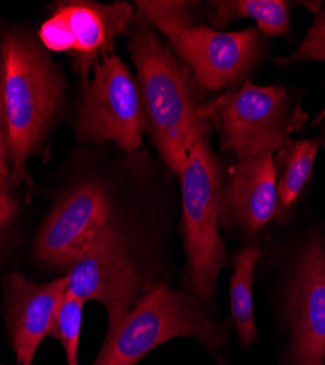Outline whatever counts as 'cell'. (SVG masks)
Segmentation results:
<instances>
[{
	"instance_id": "12",
	"label": "cell",
	"mask_w": 325,
	"mask_h": 365,
	"mask_svg": "<svg viewBox=\"0 0 325 365\" xmlns=\"http://www.w3.org/2000/svg\"><path fill=\"white\" fill-rule=\"evenodd\" d=\"M279 215L274 154L236 160L224 171L220 197V228L242 238L245 245L261 242V235Z\"/></svg>"
},
{
	"instance_id": "24",
	"label": "cell",
	"mask_w": 325,
	"mask_h": 365,
	"mask_svg": "<svg viewBox=\"0 0 325 365\" xmlns=\"http://www.w3.org/2000/svg\"><path fill=\"white\" fill-rule=\"evenodd\" d=\"M0 365H5V364H2V362H0Z\"/></svg>"
},
{
	"instance_id": "13",
	"label": "cell",
	"mask_w": 325,
	"mask_h": 365,
	"mask_svg": "<svg viewBox=\"0 0 325 365\" xmlns=\"http://www.w3.org/2000/svg\"><path fill=\"white\" fill-rule=\"evenodd\" d=\"M68 291L66 275L36 284L12 272L4 279L6 329L19 365H31Z\"/></svg>"
},
{
	"instance_id": "1",
	"label": "cell",
	"mask_w": 325,
	"mask_h": 365,
	"mask_svg": "<svg viewBox=\"0 0 325 365\" xmlns=\"http://www.w3.org/2000/svg\"><path fill=\"white\" fill-rule=\"evenodd\" d=\"M129 53L146 132L166 168L179 175L196 142L216 130L209 100L188 66L156 29L135 14Z\"/></svg>"
},
{
	"instance_id": "5",
	"label": "cell",
	"mask_w": 325,
	"mask_h": 365,
	"mask_svg": "<svg viewBox=\"0 0 325 365\" xmlns=\"http://www.w3.org/2000/svg\"><path fill=\"white\" fill-rule=\"evenodd\" d=\"M280 365H325V231L309 230L284 256L274 298Z\"/></svg>"
},
{
	"instance_id": "7",
	"label": "cell",
	"mask_w": 325,
	"mask_h": 365,
	"mask_svg": "<svg viewBox=\"0 0 325 365\" xmlns=\"http://www.w3.org/2000/svg\"><path fill=\"white\" fill-rule=\"evenodd\" d=\"M221 152L244 160L276 152L308 121L301 98L283 85H254L224 91L209 103Z\"/></svg>"
},
{
	"instance_id": "3",
	"label": "cell",
	"mask_w": 325,
	"mask_h": 365,
	"mask_svg": "<svg viewBox=\"0 0 325 365\" xmlns=\"http://www.w3.org/2000/svg\"><path fill=\"white\" fill-rule=\"evenodd\" d=\"M211 314L194 294L160 282L104 338L91 365H136L151 351L177 338H192L217 356L230 341L233 324L214 320Z\"/></svg>"
},
{
	"instance_id": "21",
	"label": "cell",
	"mask_w": 325,
	"mask_h": 365,
	"mask_svg": "<svg viewBox=\"0 0 325 365\" xmlns=\"http://www.w3.org/2000/svg\"><path fill=\"white\" fill-rule=\"evenodd\" d=\"M11 182H0V232H2L15 218L18 200L9 192Z\"/></svg>"
},
{
	"instance_id": "17",
	"label": "cell",
	"mask_w": 325,
	"mask_h": 365,
	"mask_svg": "<svg viewBox=\"0 0 325 365\" xmlns=\"http://www.w3.org/2000/svg\"><path fill=\"white\" fill-rule=\"evenodd\" d=\"M199 9H204L201 4L186 2V0H141V2H135L136 16L149 22L166 38L174 37L195 26L196 19H199Z\"/></svg>"
},
{
	"instance_id": "9",
	"label": "cell",
	"mask_w": 325,
	"mask_h": 365,
	"mask_svg": "<svg viewBox=\"0 0 325 365\" xmlns=\"http://www.w3.org/2000/svg\"><path fill=\"white\" fill-rule=\"evenodd\" d=\"M114 230H134L104 180L82 181L64 196L43 222L36 256L51 267H69L97 240Z\"/></svg>"
},
{
	"instance_id": "19",
	"label": "cell",
	"mask_w": 325,
	"mask_h": 365,
	"mask_svg": "<svg viewBox=\"0 0 325 365\" xmlns=\"http://www.w3.org/2000/svg\"><path fill=\"white\" fill-rule=\"evenodd\" d=\"M325 62V8L315 15L312 26L291 54L276 58L277 65Z\"/></svg>"
},
{
	"instance_id": "6",
	"label": "cell",
	"mask_w": 325,
	"mask_h": 365,
	"mask_svg": "<svg viewBox=\"0 0 325 365\" xmlns=\"http://www.w3.org/2000/svg\"><path fill=\"white\" fill-rule=\"evenodd\" d=\"M154 272L149 250L135 230H114L68 267V291L84 302L97 301L106 309L107 338L136 302L161 282Z\"/></svg>"
},
{
	"instance_id": "2",
	"label": "cell",
	"mask_w": 325,
	"mask_h": 365,
	"mask_svg": "<svg viewBox=\"0 0 325 365\" xmlns=\"http://www.w3.org/2000/svg\"><path fill=\"white\" fill-rule=\"evenodd\" d=\"M0 81L9 126V181H19L50 130L66 81L41 43L22 31H9L0 41Z\"/></svg>"
},
{
	"instance_id": "14",
	"label": "cell",
	"mask_w": 325,
	"mask_h": 365,
	"mask_svg": "<svg viewBox=\"0 0 325 365\" xmlns=\"http://www.w3.org/2000/svg\"><path fill=\"white\" fill-rule=\"evenodd\" d=\"M319 146V138H290L274 154L279 195L277 224H286L291 220L294 207L312 178Z\"/></svg>"
},
{
	"instance_id": "8",
	"label": "cell",
	"mask_w": 325,
	"mask_h": 365,
	"mask_svg": "<svg viewBox=\"0 0 325 365\" xmlns=\"http://www.w3.org/2000/svg\"><path fill=\"white\" fill-rule=\"evenodd\" d=\"M93 71V76L81 82L79 138L94 145L111 142L126 154H136L146 121L135 76L116 53L103 57Z\"/></svg>"
},
{
	"instance_id": "10",
	"label": "cell",
	"mask_w": 325,
	"mask_h": 365,
	"mask_svg": "<svg viewBox=\"0 0 325 365\" xmlns=\"http://www.w3.org/2000/svg\"><path fill=\"white\" fill-rule=\"evenodd\" d=\"M135 6L128 2L61 4L39 29V41L47 51L66 53L81 82L106 56L114 53L117 38L129 34Z\"/></svg>"
},
{
	"instance_id": "11",
	"label": "cell",
	"mask_w": 325,
	"mask_h": 365,
	"mask_svg": "<svg viewBox=\"0 0 325 365\" xmlns=\"http://www.w3.org/2000/svg\"><path fill=\"white\" fill-rule=\"evenodd\" d=\"M267 40L256 26L220 31L195 25L167 38V44L188 66L204 93L211 94L238 89L249 81Z\"/></svg>"
},
{
	"instance_id": "15",
	"label": "cell",
	"mask_w": 325,
	"mask_h": 365,
	"mask_svg": "<svg viewBox=\"0 0 325 365\" xmlns=\"http://www.w3.org/2000/svg\"><path fill=\"white\" fill-rule=\"evenodd\" d=\"M264 255L261 242L244 245L231 253L229 301L231 324L244 349L258 342L259 333L254 312V281L256 266Z\"/></svg>"
},
{
	"instance_id": "20",
	"label": "cell",
	"mask_w": 325,
	"mask_h": 365,
	"mask_svg": "<svg viewBox=\"0 0 325 365\" xmlns=\"http://www.w3.org/2000/svg\"><path fill=\"white\" fill-rule=\"evenodd\" d=\"M9 178V126L2 96V81H0V182H11Z\"/></svg>"
},
{
	"instance_id": "16",
	"label": "cell",
	"mask_w": 325,
	"mask_h": 365,
	"mask_svg": "<svg viewBox=\"0 0 325 365\" xmlns=\"http://www.w3.org/2000/svg\"><path fill=\"white\" fill-rule=\"evenodd\" d=\"M290 2L286 0H217L205 5L214 28L234 19H252L265 37H286L290 29Z\"/></svg>"
},
{
	"instance_id": "23",
	"label": "cell",
	"mask_w": 325,
	"mask_h": 365,
	"mask_svg": "<svg viewBox=\"0 0 325 365\" xmlns=\"http://www.w3.org/2000/svg\"><path fill=\"white\" fill-rule=\"evenodd\" d=\"M325 118V107L321 110V113L316 115V118H315V121H312V125H318L319 121H322Z\"/></svg>"
},
{
	"instance_id": "22",
	"label": "cell",
	"mask_w": 325,
	"mask_h": 365,
	"mask_svg": "<svg viewBox=\"0 0 325 365\" xmlns=\"http://www.w3.org/2000/svg\"><path fill=\"white\" fill-rule=\"evenodd\" d=\"M318 126H319V129H321V136H319L321 145H324V148H325V118H324L322 121H319Z\"/></svg>"
},
{
	"instance_id": "4",
	"label": "cell",
	"mask_w": 325,
	"mask_h": 365,
	"mask_svg": "<svg viewBox=\"0 0 325 365\" xmlns=\"http://www.w3.org/2000/svg\"><path fill=\"white\" fill-rule=\"evenodd\" d=\"M224 165L210 145L202 139L189 150L179 173L182 218L181 237L186 264L182 288L194 294L204 306L216 312L217 279L230 267L220 228V197Z\"/></svg>"
},
{
	"instance_id": "18",
	"label": "cell",
	"mask_w": 325,
	"mask_h": 365,
	"mask_svg": "<svg viewBox=\"0 0 325 365\" xmlns=\"http://www.w3.org/2000/svg\"><path fill=\"white\" fill-rule=\"evenodd\" d=\"M84 306L85 302L82 299L66 291L50 330V336L62 344L68 365H79L78 351L82 330Z\"/></svg>"
}]
</instances>
